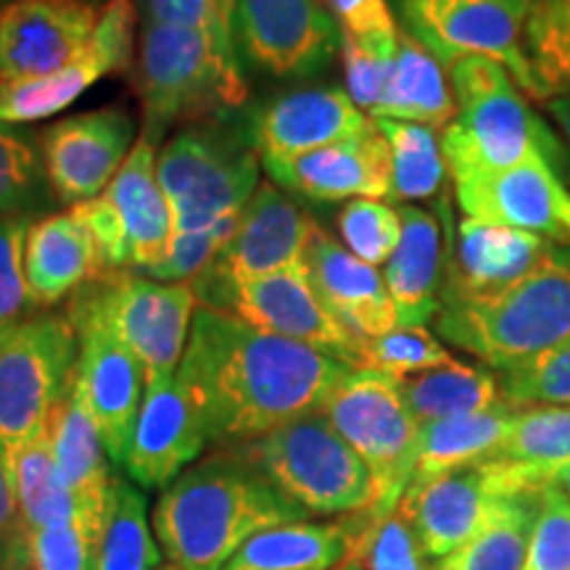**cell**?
Wrapping results in <instances>:
<instances>
[{"instance_id":"f6af8a7d","label":"cell","mask_w":570,"mask_h":570,"mask_svg":"<svg viewBox=\"0 0 570 570\" xmlns=\"http://www.w3.org/2000/svg\"><path fill=\"white\" fill-rule=\"evenodd\" d=\"M32 217H0V327H13L40 315L24 273L27 233Z\"/></svg>"},{"instance_id":"4dcf8cb0","label":"cell","mask_w":570,"mask_h":570,"mask_svg":"<svg viewBox=\"0 0 570 570\" xmlns=\"http://www.w3.org/2000/svg\"><path fill=\"white\" fill-rule=\"evenodd\" d=\"M454 114H458V101H454L444 67L417 40L399 30L394 71L370 119H396V122L444 130Z\"/></svg>"},{"instance_id":"9f6ffc18","label":"cell","mask_w":570,"mask_h":570,"mask_svg":"<svg viewBox=\"0 0 570 570\" xmlns=\"http://www.w3.org/2000/svg\"><path fill=\"white\" fill-rule=\"evenodd\" d=\"M336 570H365V568H362V566H356V562H352V560H344V562H341V566H338Z\"/></svg>"},{"instance_id":"b9f144b4","label":"cell","mask_w":570,"mask_h":570,"mask_svg":"<svg viewBox=\"0 0 570 570\" xmlns=\"http://www.w3.org/2000/svg\"><path fill=\"white\" fill-rule=\"evenodd\" d=\"M525 53L541 101L570 96V0H533L525 21Z\"/></svg>"},{"instance_id":"bcb514c9","label":"cell","mask_w":570,"mask_h":570,"mask_svg":"<svg viewBox=\"0 0 570 570\" xmlns=\"http://www.w3.org/2000/svg\"><path fill=\"white\" fill-rule=\"evenodd\" d=\"M396 40H356L341 32V61H344L346 92L362 111L373 114L381 104L391 71L396 63Z\"/></svg>"},{"instance_id":"603a6c76","label":"cell","mask_w":570,"mask_h":570,"mask_svg":"<svg viewBox=\"0 0 570 570\" xmlns=\"http://www.w3.org/2000/svg\"><path fill=\"white\" fill-rule=\"evenodd\" d=\"M262 167L277 188L306 202L391 198V151L375 122L354 138Z\"/></svg>"},{"instance_id":"cb8c5ba5","label":"cell","mask_w":570,"mask_h":570,"mask_svg":"<svg viewBox=\"0 0 570 570\" xmlns=\"http://www.w3.org/2000/svg\"><path fill=\"white\" fill-rule=\"evenodd\" d=\"M204 449V431L177 375L148 381L122 458L127 479L140 489H167L183 470L194 465Z\"/></svg>"},{"instance_id":"83f0119b","label":"cell","mask_w":570,"mask_h":570,"mask_svg":"<svg viewBox=\"0 0 570 570\" xmlns=\"http://www.w3.org/2000/svg\"><path fill=\"white\" fill-rule=\"evenodd\" d=\"M402 240L383 269L399 327H425L436 320L444 288V238L441 223L415 204L399 206Z\"/></svg>"},{"instance_id":"d6986e66","label":"cell","mask_w":570,"mask_h":570,"mask_svg":"<svg viewBox=\"0 0 570 570\" xmlns=\"http://www.w3.org/2000/svg\"><path fill=\"white\" fill-rule=\"evenodd\" d=\"M315 219L273 180H262L217 259L196 281L246 283L304 262Z\"/></svg>"},{"instance_id":"e0dca14e","label":"cell","mask_w":570,"mask_h":570,"mask_svg":"<svg viewBox=\"0 0 570 570\" xmlns=\"http://www.w3.org/2000/svg\"><path fill=\"white\" fill-rule=\"evenodd\" d=\"M246 135L262 164L294 159L365 132L373 119L338 85H302L248 109Z\"/></svg>"},{"instance_id":"680465c9","label":"cell","mask_w":570,"mask_h":570,"mask_svg":"<svg viewBox=\"0 0 570 570\" xmlns=\"http://www.w3.org/2000/svg\"><path fill=\"white\" fill-rule=\"evenodd\" d=\"M85 3H90V6H106V3H109V0H85Z\"/></svg>"},{"instance_id":"30bf717a","label":"cell","mask_w":570,"mask_h":570,"mask_svg":"<svg viewBox=\"0 0 570 570\" xmlns=\"http://www.w3.org/2000/svg\"><path fill=\"white\" fill-rule=\"evenodd\" d=\"M80 336L67 315L40 312L0 346V468L42 436L75 377Z\"/></svg>"},{"instance_id":"7a4b0ae2","label":"cell","mask_w":570,"mask_h":570,"mask_svg":"<svg viewBox=\"0 0 570 570\" xmlns=\"http://www.w3.org/2000/svg\"><path fill=\"white\" fill-rule=\"evenodd\" d=\"M309 518L252 465L217 449L161 489L151 529L173 566L223 570L256 533Z\"/></svg>"},{"instance_id":"f5cc1de1","label":"cell","mask_w":570,"mask_h":570,"mask_svg":"<svg viewBox=\"0 0 570 570\" xmlns=\"http://www.w3.org/2000/svg\"><path fill=\"white\" fill-rule=\"evenodd\" d=\"M547 111H550V117L554 119V125L560 127L562 135H566L568 146H570V96H562V98H547Z\"/></svg>"},{"instance_id":"9a60e30c","label":"cell","mask_w":570,"mask_h":570,"mask_svg":"<svg viewBox=\"0 0 570 570\" xmlns=\"http://www.w3.org/2000/svg\"><path fill=\"white\" fill-rule=\"evenodd\" d=\"M56 202L77 204L101 196L138 142V125L122 106L71 114L38 135Z\"/></svg>"},{"instance_id":"484cf974","label":"cell","mask_w":570,"mask_h":570,"mask_svg":"<svg viewBox=\"0 0 570 570\" xmlns=\"http://www.w3.org/2000/svg\"><path fill=\"white\" fill-rule=\"evenodd\" d=\"M554 244L539 235L462 217L454 233V254L444 273L441 298H487L529 277Z\"/></svg>"},{"instance_id":"6125c7cd","label":"cell","mask_w":570,"mask_h":570,"mask_svg":"<svg viewBox=\"0 0 570 570\" xmlns=\"http://www.w3.org/2000/svg\"><path fill=\"white\" fill-rule=\"evenodd\" d=\"M323 3H325V6H327V0H323Z\"/></svg>"},{"instance_id":"4316f807","label":"cell","mask_w":570,"mask_h":570,"mask_svg":"<svg viewBox=\"0 0 570 570\" xmlns=\"http://www.w3.org/2000/svg\"><path fill=\"white\" fill-rule=\"evenodd\" d=\"M24 273L40 309L71 298L82 285L106 273L101 252L75 212H53L30 225Z\"/></svg>"},{"instance_id":"d4e9b609","label":"cell","mask_w":570,"mask_h":570,"mask_svg":"<svg viewBox=\"0 0 570 570\" xmlns=\"http://www.w3.org/2000/svg\"><path fill=\"white\" fill-rule=\"evenodd\" d=\"M304 267L320 302L356 338H375L399 327L396 306L377 267L356 259L317 223L306 240Z\"/></svg>"},{"instance_id":"ee69618b","label":"cell","mask_w":570,"mask_h":570,"mask_svg":"<svg viewBox=\"0 0 570 570\" xmlns=\"http://www.w3.org/2000/svg\"><path fill=\"white\" fill-rule=\"evenodd\" d=\"M454 356L428 327H394L375 338H362L360 367L402 377L446 365Z\"/></svg>"},{"instance_id":"8fae6325","label":"cell","mask_w":570,"mask_h":570,"mask_svg":"<svg viewBox=\"0 0 570 570\" xmlns=\"http://www.w3.org/2000/svg\"><path fill=\"white\" fill-rule=\"evenodd\" d=\"M399 30L436 56L444 69L462 59H491L518 88L541 101L525 53V21L533 0H389Z\"/></svg>"},{"instance_id":"d590c367","label":"cell","mask_w":570,"mask_h":570,"mask_svg":"<svg viewBox=\"0 0 570 570\" xmlns=\"http://www.w3.org/2000/svg\"><path fill=\"white\" fill-rule=\"evenodd\" d=\"M539 502L541 491L502 497L465 544L436 560V570H523Z\"/></svg>"},{"instance_id":"8d00e7d4","label":"cell","mask_w":570,"mask_h":570,"mask_svg":"<svg viewBox=\"0 0 570 570\" xmlns=\"http://www.w3.org/2000/svg\"><path fill=\"white\" fill-rule=\"evenodd\" d=\"M161 554L148 520L146 497L130 479H117L88 570H156Z\"/></svg>"},{"instance_id":"ac0fdd59","label":"cell","mask_w":570,"mask_h":570,"mask_svg":"<svg viewBox=\"0 0 570 570\" xmlns=\"http://www.w3.org/2000/svg\"><path fill=\"white\" fill-rule=\"evenodd\" d=\"M101 9L85 0H9L0 6V85L53 75L85 51Z\"/></svg>"},{"instance_id":"f907efd6","label":"cell","mask_w":570,"mask_h":570,"mask_svg":"<svg viewBox=\"0 0 570 570\" xmlns=\"http://www.w3.org/2000/svg\"><path fill=\"white\" fill-rule=\"evenodd\" d=\"M341 32L356 40H396L399 21L389 0H327Z\"/></svg>"},{"instance_id":"52a82bcc","label":"cell","mask_w":570,"mask_h":570,"mask_svg":"<svg viewBox=\"0 0 570 570\" xmlns=\"http://www.w3.org/2000/svg\"><path fill=\"white\" fill-rule=\"evenodd\" d=\"M227 452L309 515L344 518L375 508L373 473L323 412L291 420Z\"/></svg>"},{"instance_id":"ffe728a7","label":"cell","mask_w":570,"mask_h":570,"mask_svg":"<svg viewBox=\"0 0 570 570\" xmlns=\"http://www.w3.org/2000/svg\"><path fill=\"white\" fill-rule=\"evenodd\" d=\"M67 317L80 336L77 389H80L90 417L96 420L98 431H101L111 462L122 465L142 394H146V373H142V365L135 360L130 348L111 331H106L98 320L80 315Z\"/></svg>"},{"instance_id":"60d3db41","label":"cell","mask_w":570,"mask_h":570,"mask_svg":"<svg viewBox=\"0 0 570 570\" xmlns=\"http://www.w3.org/2000/svg\"><path fill=\"white\" fill-rule=\"evenodd\" d=\"M348 529L346 560L365 570H436L423 544L412 531L402 510L377 512L362 510L344 515Z\"/></svg>"},{"instance_id":"f1b7e54d","label":"cell","mask_w":570,"mask_h":570,"mask_svg":"<svg viewBox=\"0 0 570 570\" xmlns=\"http://www.w3.org/2000/svg\"><path fill=\"white\" fill-rule=\"evenodd\" d=\"M46 433L63 483L90 510L106 512L117 475L111 473V458L106 452L101 431L77 389V370L48 417Z\"/></svg>"},{"instance_id":"ab89813d","label":"cell","mask_w":570,"mask_h":570,"mask_svg":"<svg viewBox=\"0 0 570 570\" xmlns=\"http://www.w3.org/2000/svg\"><path fill=\"white\" fill-rule=\"evenodd\" d=\"M391 151V198L402 204L439 196L446 177V161L436 130L425 125L373 119Z\"/></svg>"},{"instance_id":"94428289","label":"cell","mask_w":570,"mask_h":570,"mask_svg":"<svg viewBox=\"0 0 570 570\" xmlns=\"http://www.w3.org/2000/svg\"><path fill=\"white\" fill-rule=\"evenodd\" d=\"M6 3H9V0H0V6H6Z\"/></svg>"},{"instance_id":"ba28073f","label":"cell","mask_w":570,"mask_h":570,"mask_svg":"<svg viewBox=\"0 0 570 570\" xmlns=\"http://www.w3.org/2000/svg\"><path fill=\"white\" fill-rule=\"evenodd\" d=\"M198 298L190 283L138 273H104L69 298L67 315L98 320L135 354L146 383L173 377L188 346Z\"/></svg>"},{"instance_id":"74e56055","label":"cell","mask_w":570,"mask_h":570,"mask_svg":"<svg viewBox=\"0 0 570 570\" xmlns=\"http://www.w3.org/2000/svg\"><path fill=\"white\" fill-rule=\"evenodd\" d=\"M101 525L104 520L85 518L35 529L17 518L0 537V570H88Z\"/></svg>"},{"instance_id":"7402d4cb","label":"cell","mask_w":570,"mask_h":570,"mask_svg":"<svg viewBox=\"0 0 570 570\" xmlns=\"http://www.w3.org/2000/svg\"><path fill=\"white\" fill-rule=\"evenodd\" d=\"M504 491L494 462L454 470L439 479L410 483L396 508L433 562L452 554L481 529Z\"/></svg>"},{"instance_id":"c3c4849f","label":"cell","mask_w":570,"mask_h":570,"mask_svg":"<svg viewBox=\"0 0 570 570\" xmlns=\"http://www.w3.org/2000/svg\"><path fill=\"white\" fill-rule=\"evenodd\" d=\"M523 570H570V497L560 489H541Z\"/></svg>"},{"instance_id":"681fc988","label":"cell","mask_w":570,"mask_h":570,"mask_svg":"<svg viewBox=\"0 0 570 570\" xmlns=\"http://www.w3.org/2000/svg\"><path fill=\"white\" fill-rule=\"evenodd\" d=\"M142 21L209 35L219 46L235 51L233 32L217 9V0H142Z\"/></svg>"},{"instance_id":"816d5d0a","label":"cell","mask_w":570,"mask_h":570,"mask_svg":"<svg viewBox=\"0 0 570 570\" xmlns=\"http://www.w3.org/2000/svg\"><path fill=\"white\" fill-rule=\"evenodd\" d=\"M17 523V502H13L9 479H6L3 468H0V537Z\"/></svg>"},{"instance_id":"7c38bea8","label":"cell","mask_w":570,"mask_h":570,"mask_svg":"<svg viewBox=\"0 0 570 570\" xmlns=\"http://www.w3.org/2000/svg\"><path fill=\"white\" fill-rule=\"evenodd\" d=\"M156 142L140 135L101 196L71 206L88 227L106 273L148 275L173 244V209L156 173Z\"/></svg>"},{"instance_id":"5b68a950","label":"cell","mask_w":570,"mask_h":570,"mask_svg":"<svg viewBox=\"0 0 570 570\" xmlns=\"http://www.w3.org/2000/svg\"><path fill=\"white\" fill-rule=\"evenodd\" d=\"M262 161L244 119H204L164 140L156 173L175 235H223L230 240L246 204L259 188Z\"/></svg>"},{"instance_id":"e575fe53","label":"cell","mask_w":570,"mask_h":570,"mask_svg":"<svg viewBox=\"0 0 570 570\" xmlns=\"http://www.w3.org/2000/svg\"><path fill=\"white\" fill-rule=\"evenodd\" d=\"M399 383H402V394L420 425L446 417L475 415V412L494 410L508 402L502 381L494 370L458 360L402 377Z\"/></svg>"},{"instance_id":"f546056e","label":"cell","mask_w":570,"mask_h":570,"mask_svg":"<svg viewBox=\"0 0 570 570\" xmlns=\"http://www.w3.org/2000/svg\"><path fill=\"white\" fill-rule=\"evenodd\" d=\"M487 462H497L502 468L504 483L512 494L541 491L547 475L570 462V407H518L508 436Z\"/></svg>"},{"instance_id":"91938a15","label":"cell","mask_w":570,"mask_h":570,"mask_svg":"<svg viewBox=\"0 0 570 570\" xmlns=\"http://www.w3.org/2000/svg\"><path fill=\"white\" fill-rule=\"evenodd\" d=\"M156 570H180L177 566H173V562H169V566H159Z\"/></svg>"},{"instance_id":"7dc6e473","label":"cell","mask_w":570,"mask_h":570,"mask_svg":"<svg viewBox=\"0 0 570 570\" xmlns=\"http://www.w3.org/2000/svg\"><path fill=\"white\" fill-rule=\"evenodd\" d=\"M504 399L515 407L531 404H560L570 407V341L523 365L499 375Z\"/></svg>"},{"instance_id":"11a10c76","label":"cell","mask_w":570,"mask_h":570,"mask_svg":"<svg viewBox=\"0 0 570 570\" xmlns=\"http://www.w3.org/2000/svg\"><path fill=\"white\" fill-rule=\"evenodd\" d=\"M235 3H238V0H217V9H219V13H223V19H225V24H227V27L233 24Z\"/></svg>"},{"instance_id":"9c48e42d","label":"cell","mask_w":570,"mask_h":570,"mask_svg":"<svg viewBox=\"0 0 570 570\" xmlns=\"http://www.w3.org/2000/svg\"><path fill=\"white\" fill-rule=\"evenodd\" d=\"M320 412L360 454L375 481V508L370 512L396 510L415 470L420 423L402 394L399 377L381 370L354 367Z\"/></svg>"},{"instance_id":"3957f363","label":"cell","mask_w":570,"mask_h":570,"mask_svg":"<svg viewBox=\"0 0 570 570\" xmlns=\"http://www.w3.org/2000/svg\"><path fill=\"white\" fill-rule=\"evenodd\" d=\"M458 114L441 132L446 173L454 183L508 173L523 164H544L560 177L570 169V151L523 98L502 63L462 59L449 69Z\"/></svg>"},{"instance_id":"6da1fadb","label":"cell","mask_w":570,"mask_h":570,"mask_svg":"<svg viewBox=\"0 0 570 570\" xmlns=\"http://www.w3.org/2000/svg\"><path fill=\"white\" fill-rule=\"evenodd\" d=\"M352 370L315 346L198 306L177 383L202 425L206 446L230 449L320 412Z\"/></svg>"},{"instance_id":"f35d334b","label":"cell","mask_w":570,"mask_h":570,"mask_svg":"<svg viewBox=\"0 0 570 570\" xmlns=\"http://www.w3.org/2000/svg\"><path fill=\"white\" fill-rule=\"evenodd\" d=\"M56 194L42 164L40 140L21 125L0 122V217H46Z\"/></svg>"},{"instance_id":"277c9868","label":"cell","mask_w":570,"mask_h":570,"mask_svg":"<svg viewBox=\"0 0 570 570\" xmlns=\"http://www.w3.org/2000/svg\"><path fill=\"white\" fill-rule=\"evenodd\" d=\"M436 331L499 375L550 354L570 341V248L554 246L529 277L497 296L441 298Z\"/></svg>"},{"instance_id":"5bb4252c","label":"cell","mask_w":570,"mask_h":570,"mask_svg":"<svg viewBox=\"0 0 570 570\" xmlns=\"http://www.w3.org/2000/svg\"><path fill=\"white\" fill-rule=\"evenodd\" d=\"M230 32L240 69L273 80L323 75L341 53V27L323 0H238Z\"/></svg>"},{"instance_id":"8992f818","label":"cell","mask_w":570,"mask_h":570,"mask_svg":"<svg viewBox=\"0 0 570 570\" xmlns=\"http://www.w3.org/2000/svg\"><path fill=\"white\" fill-rule=\"evenodd\" d=\"M135 67L142 104L140 135L151 142H161L175 125L233 117L248 104L238 56L209 35L142 21Z\"/></svg>"},{"instance_id":"7bdbcfd3","label":"cell","mask_w":570,"mask_h":570,"mask_svg":"<svg viewBox=\"0 0 570 570\" xmlns=\"http://www.w3.org/2000/svg\"><path fill=\"white\" fill-rule=\"evenodd\" d=\"M336 227L356 259L370 267H386L402 240V214L386 198H354L341 206Z\"/></svg>"},{"instance_id":"db71d44e","label":"cell","mask_w":570,"mask_h":570,"mask_svg":"<svg viewBox=\"0 0 570 570\" xmlns=\"http://www.w3.org/2000/svg\"><path fill=\"white\" fill-rule=\"evenodd\" d=\"M547 487L560 489L562 494L570 497V462H568V465L558 468V470H552V473L547 475V479H544V489H547Z\"/></svg>"},{"instance_id":"4fadbf2b","label":"cell","mask_w":570,"mask_h":570,"mask_svg":"<svg viewBox=\"0 0 570 570\" xmlns=\"http://www.w3.org/2000/svg\"><path fill=\"white\" fill-rule=\"evenodd\" d=\"M190 285H194L198 306L225 312V315L244 320L256 331L315 346L346 365L360 367L362 338L346 331L320 302L306 277L304 262L246 283L194 281Z\"/></svg>"},{"instance_id":"1f68e13d","label":"cell","mask_w":570,"mask_h":570,"mask_svg":"<svg viewBox=\"0 0 570 570\" xmlns=\"http://www.w3.org/2000/svg\"><path fill=\"white\" fill-rule=\"evenodd\" d=\"M515 412V404L504 402L494 410L475 412V415L446 417L420 425L415 470H412L410 483L439 479V475L481 465L494 458L499 444L508 436Z\"/></svg>"},{"instance_id":"836d02e7","label":"cell","mask_w":570,"mask_h":570,"mask_svg":"<svg viewBox=\"0 0 570 570\" xmlns=\"http://www.w3.org/2000/svg\"><path fill=\"white\" fill-rule=\"evenodd\" d=\"M346 520L283 523L256 533L223 570H331L346 560Z\"/></svg>"},{"instance_id":"d6a6232c","label":"cell","mask_w":570,"mask_h":570,"mask_svg":"<svg viewBox=\"0 0 570 570\" xmlns=\"http://www.w3.org/2000/svg\"><path fill=\"white\" fill-rule=\"evenodd\" d=\"M9 479L13 502H17V518L35 529L48 525L75 523V520H104L106 512L90 510L75 497L56 470L48 433H42L27 446H21L13 458L3 465Z\"/></svg>"},{"instance_id":"6f0895ef","label":"cell","mask_w":570,"mask_h":570,"mask_svg":"<svg viewBox=\"0 0 570 570\" xmlns=\"http://www.w3.org/2000/svg\"><path fill=\"white\" fill-rule=\"evenodd\" d=\"M11 336V331H6V327H0V346H3V341Z\"/></svg>"},{"instance_id":"2e32d148","label":"cell","mask_w":570,"mask_h":570,"mask_svg":"<svg viewBox=\"0 0 570 570\" xmlns=\"http://www.w3.org/2000/svg\"><path fill=\"white\" fill-rule=\"evenodd\" d=\"M138 17L135 0H109L101 6L96 32L75 61L53 75L0 85V122L30 125L51 119L98 80L130 69Z\"/></svg>"},{"instance_id":"44dd1931","label":"cell","mask_w":570,"mask_h":570,"mask_svg":"<svg viewBox=\"0 0 570 570\" xmlns=\"http://www.w3.org/2000/svg\"><path fill=\"white\" fill-rule=\"evenodd\" d=\"M462 217L512 227L570 248V188L544 164L454 183Z\"/></svg>"}]
</instances>
